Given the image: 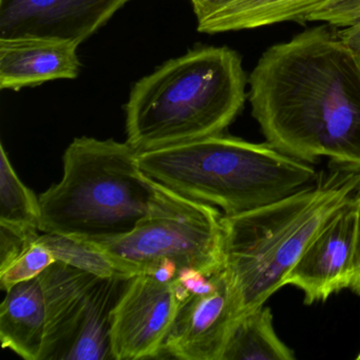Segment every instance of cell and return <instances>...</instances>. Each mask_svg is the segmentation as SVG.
<instances>
[{
  "instance_id": "6da1fadb",
  "label": "cell",
  "mask_w": 360,
  "mask_h": 360,
  "mask_svg": "<svg viewBox=\"0 0 360 360\" xmlns=\"http://www.w3.org/2000/svg\"><path fill=\"white\" fill-rule=\"evenodd\" d=\"M266 142L299 161L360 170V69L330 25L269 47L250 75Z\"/></svg>"
},
{
  "instance_id": "7a4b0ae2",
  "label": "cell",
  "mask_w": 360,
  "mask_h": 360,
  "mask_svg": "<svg viewBox=\"0 0 360 360\" xmlns=\"http://www.w3.org/2000/svg\"><path fill=\"white\" fill-rule=\"evenodd\" d=\"M359 189L360 170L340 168L278 201L222 214L223 271L241 316L283 288L314 238Z\"/></svg>"
},
{
  "instance_id": "3957f363",
  "label": "cell",
  "mask_w": 360,
  "mask_h": 360,
  "mask_svg": "<svg viewBox=\"0 0 360 360\" xmlns=\"http://www.w3.org/2000/svg\"><path fill=\"white\" fill-rule=\"evenodd\" d=\"M241 58L204 47L165 63L132 88L126 104L127 143L139 153L221 134L245 103Z\"/></svg>"
},
{
  "instance_id": "277c9868",
  "label": "cell",
  "mask_w": 360,
  "mask_h": 360,
  "mask_svg": "<svg viewBox=\"0 0 360 360\" xmlns=\"http://www.w3.org/2000/svg\"><path fill=\"white\" fill-rule=\"evenodd\" d=\"M63 178L39 195V231L91 244L131 233L150 214L162 186L145 174L127 142L75 139L63 157Z\"/></svg>"
},
{
  "instance_id": "5b68a950",
  "label": "cell",
  "mask_w": 360,
  "mask_h": 360,
  "mask_svg": "<svg viewBox=\"0 0 360 360\" xmlns=\"http://www.w3.org/2000/svg\"><path fill=\"white\" fill-rule=\"evenodd\" d=\"M139 161L166 188L217 206L227 216L278 201L318 180L313 166L267 142L222 134L141 153Z\"/></svg>"
},
{
  "instance_id": "8992f818",
  "label": "cell",
  "mask_w": 360,
  "mask_h": 360,
  "mask_svg": "<svg viewBox=\"0 0 360 360\" xmlns=\"http://www.w3.org/2000/svg\"><path fill=\"white\" fill-rule=\"evenodd\" d=\"M221 218L210 204L163 186L153 212L131 233L108 243L89 244L125 275H150L172 262L179 271L197 269L210 277L222 271L224 263Z\"/></svg>"
},
{
  "instance_id": "52a82bcc",
  "label": "cell",
  "mask_w": 360,
  "mask_h": 360,
  "mask_svg": "<svg viewBox=\"0 0 360 360\" xmlns=\"http://www.w3.org/2000/svg\"><path fill=\"white\" fill-rule=\"evenodd\" d=\"M96 276L56 261L34 279L6 290L0 307L4 349L26 360H51Z\"/></svg>"
},
{
  "instance_id": "ba28073f",
  "label": "cell",
  "mask_w": 360,
  "mask_h": 360,
  "mask_svg": "<svg viewBox=\"0 0 360 360\" xmlns=\"http://www.w3.org/2000/svg\"><path fill=\"white\" fill-rule=\"evenodd\" d=\"M182 299L174 281L148 274L129 280L113 313L111 347L115 360L162 356Z\"/></svg>"
},
{
  "instance_id": "9c48e42d",
  "label": "cell",
  "mask_w": 360,
  "mask_h": 360,
  "mask_svg": "<svg viewBox=\"0 0 360 360\" xmlns=\"http://www.w3.org/2000/svg\"><path fill=\"white\" fill-rule=\"evenodd\" d=\"M239 303L225 271L214 274L207 292L191 294L179 307L162 355L183 360H222Z\"/></svg>"
},
{
  "instance_id": "30bf717a",
  "label": "cell",
  "mask_w": 360,
  "mask_h": 360,
  "mask_svg": "<svg viewBox=\"0 0 360 360\" xmlns=\"http://www.w3.org/2000/svg\"><path fill=\"white\" fill-rule=\"evenodd\" d=\"M130 0H0V39L83 43Z\"/></svg>"
},
{
  "instance_id": "8fae6325",
  "label": "cell",
  "mask_w": 360,
  "mask_h": 360,
  "mask_svg": "<svg viewBox=\"0 0 360 360\" xmlns=\"http://www.w3.org/2000/svg\"><path fill=\"white\" fill-rule=\"evenodd\" d=\"M355 225L353 198L314 238L288 274L284 286L299 288L304 296V304L324 302L351 285Z\"/></svg>"
},
{
  "instance_id": "7c38bea8",
  "label": "cell",
  "mask_w": 360,
  "mask_h": 360,
  "mask_svg": "<svg viewBox=\"0 0 360 360\" xmlns=\"http://www.w3.org/2000/svg\"><path fill=\"white\" fill-rule=\"evenodd\" d=\"M134 276H96L86 288L66 337L51 360H115L113 313Z\"/></svg>"
},
{
  "instance_id": "4fadbf2b",
  "label": "cell",
  "mask_w": 360,
  "mask_h": 360,
  "mask_svg": "<svg viewBox=\"0 0 360 360\" xmlns=\"http://www.w3.org/2000/svg\"><path fill=\"white\" fill-rule=\"evenodd\" d=\"M73 41L44 37L0 39V88L20 90L79 75Z\"/></svg>"
},
{
  "instance_id": "5bb4252c",
  "label": "cell",
  "mask_w": 360,
  "mask_h": 360,
  "mask_svg": "<svg viewBox=\"0 0 360 360\" xmlns=\"http://www.w3.org/2000/svg\"><path fill=\"white\" fill-rule=\"evenodd\" d=\"M340 0H237L198 22L207 34L250 30L286 22H307L309 16Z\"/></svg>"
},
{
  "instance_id": "9a60e30c",
  "label": "cell",
  "mask_w": 360,
  "mask_h": 360,
  "mask_svg": "<svg viewBox=\"0 0 360 360\" xmlns=\"http://www.w3.org/2000/svg\"><path fill=\"white\" fill-rule=\"evenodd\" d=\"M295 354L278 337L269 307L252 309L231 328L222 360H294Z\"/></svg>"
},
{
  "instance_id": "2e32d148",
  "label": "cell",
  "mask_w": 360,
  "mask_h": 360,
  "mask_svg": "<svg viewBox=\"0 0 360 360\" xmlns=\"http://www.w3.org/2000/svg\"><path fill=\"white\" fill-rule=\"evenodd\" d=\"M41 204L32 191L20 180L5 146L0 147V227L20 237H39Z\"/></svg>"
},
{
  "instance_id": "e0dca14e",
  "label": "cell",
  "mask_w": 360,
  "mask_h": 360,
  "mask_svg": "<svg viewBox=\"0 0 360 360\" xmlns=\"http://www.w3.org/2000/svg\"><path fill=\"white\" fill-rule=\"evenodd\" d=\"M41 240L51 248L58 261L68 263L101 277L125 275L120 273L110 260L91 244L46 233L41 236Z\"/></svg>"
},
{
  "instance_id": "ac0fdd59",
  "label": "cell",
  "mask_w": 360,
  "mask_h": 360,
  "mask_svg": "<svg viewBox=\"0 0 360 360\" xmlns=\"http://www.w3.org/2000/svg\"><path fill=\"white\" fill-rule=\"evenodd\" d=\"M58 261L51 248L39 239L29 244L18 256L0 267V286L8 290L16 284L34 279Z\"/></svg>"
},
{
  "instance_id": "d6986e66",
  "label": "cell",
  "mask_w": 360,
  "mask_h": 360,
  "mask_svg": "<svg viewBox=\"0 0 360 360\" xmlns=\"http://www.w3.org/2000/svg\"><path fill=\"white\" fill-rule=\"evenodd\" d=\"M355 204V255H354V274L349 290L354 294L360 296V189L354 197Z\"/></svg>"
},
{
  "instance_id": "ffe728a7",
  "label": "cell",
  "mask_w": 360,
  "mask_h": 360,
  "mask_svg": "<svg viewBox=\"0 0 360 360\" xmlns=\"http://www.w3.org/2000/svg\"><path fill=\"white\" fill-rule=\"evenodd\" d=\"M337 33L360 69V18L352 26L337 30Z\"/></svg>"
},
{
  "instance_id": "44dd1931",
  "label": "cell",
  "mask_w": 360,
  "mask_h": 360,
  "mask_svg": "<svg viewBox=\"0 0 360 360\" xmlns=\"http://www.w3.org/2000/svg\"><path fill=\"white\" fill-rule=\"evenodd\" d=\"M237 0H189L198 22L208 18L212 14L224 9Z\"/></svg>"
},
{
  "instance_id": "7402d4cb",
  "label": "cell",
  "mask_w": 360,
  "mask_h": 360,
  "mask_svg": "<svg viewBox=\"0 0 360 360\" xmlns=\"http://www.w3.org/2000/svg\"><path fill=\"white\" fill-rule=\"evenodd\" d=\"M356 359L360 360V352L359 354H358L357 357H356Z\"/></svg>"
}]
</instances>
